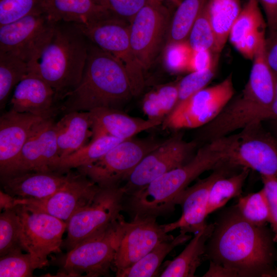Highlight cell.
<instances>
[{"mask_svg": "<svg viewBox=\"0 0 277 277\" xmlns=\"http://www.w3.org/2000/svg\"><path fill=\"white\" fill-rule=\"evenodd\" d=\"M265 53L269 67L277 78V30L265 38Z\"/></svg>", "mask_w": 277, "mask_h": 277, "instance_id": "cell-45", "label": "cell"}, {"mask_svg": "<svg viewBox=\"0 0 277 277\" xmlns=\"http://www.w3.org/2000/svg\"><path fill=\"white\" fill-rule=\"evenodd\" d=\"M205 277H235L234 273L224 267L210 261L207 271L203 275Z\"/></svg>", "mask_w": 277, "mask_h": 277, "instance_id": "cell-47", "label": "cell"}, {"mask_svg": "<svg viewBox=\"0 0 277 277\" xmlns=\"http://www.w3.org/2000/svg\"><path fill=\"white\" fill-rule=\"evenodd\" d=\"M43 10L55 23L88 24L114 14L94 0H44Z\"/></svg>", "mask_w": 277, "mask_h": 277, "instance_id": "cell-23", "label": "cell"}, {"mask_svg": "<svg viewBox=\"0 0 277 277\" xmlns=\"http://www.w3.org/2000/svg\"><path fill=\"white\" fill-rule=\"evenodd\" d=\"M115 137L104 135L91 141L87 145L69 155L58 160L52 171L67 173L73 168L91 164L101 159L108 151L123 141Z\"/></svg>", "mask_w": 277, "mask_h": 277, "instance_id": "cell-27", "label": "cell"}, {"mask_svg": "<svg viewBox=\"0 0 277 277\" xmlns=\"http://www.w3.org/2000/svg\"><path fill=\"white\" fill-rule=\"evenodd\" d=\"M33 266L30 253L16 250L0 258L1 277L32 276Z\"/></svg>", "mask_w": 277, "mask_h": 277, "instance_id": "cell-37", "label": "cell"}, {"mask_svg": "<svg viewBox=\"0 0 277 277\" xmlns=\"http://www.w3.org/2000/svg\"><path fill=\"white\" fill-rule=\"evenodd\" d=\"M196 145V142L184 140L180 134L166 139L147 154L125 180V184L122 186L126 196L188 162Z\"/></svg>", "mask_w": 277, "mask_h": 277, "instance_id": "cell-13", "label": "cell"}, {"mask_svg": "<svg viewBox=\"0 0 277 277\" xmlns=\"http://www.w3.org/2000/svg\"><path fill=\"white\" fill-rule=\"evenodd\" d=\"M181 1H182V0H181Z\"/></svg>", "mask_w": 277, "mask_h": 277, "instance_id": "cell-53", "label": "cell"}, {"mask_svg": "<svg viewBox=\"0 0 277 277\" xmlns=\"http://www.w3.org/2000/svg\"><path fill=\"white\" fill-rule=\"evenodd\" d=\"M238 133L213 140L214 147L234 166L277 176V140L262 123H251Z\"/></svg>", "mask_w": 277, "mask_h": 277, "instance_id": "cell-5", "label": "cell"}, {"mask_svg": "<svg viewBox=\"0 0 277 277\" xmlns=\"http://www.w3.org/2000/svg\"><path fill=\"white\" fill-rule=\"evenodd\" d=\"M56 24L39 12L1 26L0 52L13 53L28 64L49 38Z\"/></svg>", "mask_w": 277, "mask_h": 277, "instance_id": "cell-15", "label": "cell"}, {"mask_svg": "<svg viewBox=\"0 0 277 277\" xmlns=\"http://www.w3.org/2000/svg\"><path fill=\"white\" fill-rule=\"evenodd\" d=\"M212 53L213 52L210 50H192L188 71L191 72L209 68L212 65L216 55L219 54L216 53L213 56Z\"/></svg>", "mask_w": 277, "mask_h": 277, "instance_id": "cell-44", "label": "cell"}, {"mask_svg": "<svg viewBox=\"0 0 277 277\" xmlns=\"http://www.w3.org/2000/svg\"><path fill=\"white\" fill-rule=\"evenodd\" d=\"M208 0H182L172 17L166 45L186 41L190 30Z\"/></svg>", "mask_w": 277, "mask_h": 277, "instance_id": "cell-29", "label": "cell"}, {"mask_svg": "<svg viewBox=\"0 0 277 277\" xmlns=\"http://www.w3.org/2000/svg\"><path fill=\"white\" fill-rule=\"evenodd\" d=\"M174 237L168 234L156 217L133 216L126 221L113 268L115 272L126 269L141 259L160 243Z\"/></svg>", "mask_w": 277, "mask_h": 277, "instance_id": "cell-16", "label": "cell"}, {"mask_svg": "<svg viewBox=\"0 0 277 277\" xmlns=\"http://www.w3.org/2000/svg\"><path fill=\"white\" fill-rule=\"evenodd\" d=\"M112 12L130 24L138 11L149 0H107Z\"/></svg>", "mask_w": 277, "mask_h": 277, "instance_id": "cell-42", "label": "cell"}, {"mask_svg": "<svg viewBox=\"0 0 277 277\" xmlns=\"http://www.w3.org/2000/svg\"><path fill=\"white\" fill-rule=\"evenodd\" d=\"M249 170L242 168L240 172L220 177L212 184L208 195L207 215L223 207L231 199L241 195Z\"/></svg>", "mask_w": 277, "mask_h": 277, "instance_id": "cell-30", "label": "cell"}, {"mask_svg": "<svg viewBox=\"0 0 277 277\" xmlns=\"http://www.w3.org/2000/svg\"><path fill=\"white\" fill-rule=\"evenodd\" d=\"M265 12L270 33L277 30V0H258Z\"/></svg>", "mask_w": 277, "mask_h": 277, "instance_id": "cell-46", "label": "cell"}, {"mask_svg": "<svg viewBox=\"0 0 277 277\" xmlns=\"http://www.w3.org/2000/svg\"><path fill=\"white\" fill-rule=\"evenodd\" d=\"M55 102L52 87L39 76L29 72L15 87L10 104V109L15 111L50 118L56 110Z\"/></svg>", "mask_w": 277, "mask_h": 277, "instance_id": "cell-21", "label": "cell"}, {"mask_svg": "<svg viewBox=\"0 0 277 277\" xmlns=\"http://www.w3.org/2000/svg\"><path fill=\"white\" fill-rule=\"evenodd\" d=\"M123 215L109 226L85 239L65 256L58 274L64 276H108L123 235Z\"/></svg>", "mask_w": 277, "mask_h": 277, "instance_id": "cell-6", "label": "cell"}, {"mask_svg": "<svg viewBox=\"0 0 277 277\" xmlns=\"http://www.w3.org/2000/svg\"><path fill=\"white\" fill-rule=\"evenodd\" d=\"M187 41L193 50H210L215 53V36L210 20L207 2L195 20Z\"/></svg>", "mask_w": 277, "mask_h": 277, "instance_id": "cell-36", "label": "cell"}, {"mask_svg": "<svg viewBox=\"0 0 277 277\" xmlns=\"http://www.w3.org/2000/svg\"><path fill=\"white\" fill-rule=\"evenodd\" d=\"M270 210V222L273 241L277 243V176L261 175Z\"/></svg>", "mask_w": 277, "mask_h": 277, "instance_id": "cell-41", "label": "cell"}, {"mask_svg": "<svg viewBox=\"0 0 277 277\" xmlns=\"http://www.w3.org/2000/svg\"><path fill=\"white\" fill-rule=\"evenodd\" d=\"M177 100V83L160 85L145 95L143 111L148 119L164 121L175 108Z\"/></svg>", "mask_w": 277, "mask_h": 277, "instance_id": "cell-31", "label": "cell"}, {"mask_svg": "<svg viewBox=\"0 0 277 277\" xmlns=\"http://www.w3.org/2000/svg\"><path fill=\"white\" fill-rule=\"evenodd\" d=\"M235 207L244 219L254 225L265 226L270 222L269 207L263 188L240 196Z\"/></svg>", "mask_w": 277, "mask_h": 277, "instance_id": "cell-34", "label": "cell"}, {"mask_svg": "<svg viewBox=\"0 0 277 277\" xmlns=\"http://www.w3.org/2000/svg\"><path fill=\"white\" fill-rule=\"evenodd\" d=\"M159 1H163L165 0H159ZM166 1H168L171 2L173 5H174L176 7H177L181 2V0H166Z\"/></svg>", "mask_w": 277, "mask_h": 277, "instance_id": "cell-50", "label": "cell"}, {"mask_svg": "<svg viewBox=\"0 0 277 277\" xmlns=\"http://www.w3.org/2000/svg\"><path fill=\"white\" fill-rule=\"evenodd\" d=\"M134 96L126 70L115 57L95 45L88 46V56L78 85L64 99L61 109L90 111L98 108L122 110Z\"/></svg>", "mask_w": 277, "mask_h": 277, "instance_id": "cell-2", "label": "cell"}, {"mask_svg": "<svg viewBox=\"0 0 277 277\" xmlns=\"http://www.w3.org/2000/svg\"><path fill=\"white\" fill-rule=\"evenodd\" d=\"M192 52L187 41L166 45L164 56L166 67L173 72L188 71Z\"/></svg>", "mask_w": 277, "mask_h": 277, "instance_id": "cell-40", "label": "cell"}, {"mask_svg": "<svg viewBox=\"0 0 277 277\" xmlns=\"http://www.w3.org/2000/svg\"><path fill=\"white\" fill-rule=\"evenodd\" d=\"M21 223L14 206L4 209L0 214V257L16 250H23Z\"/></svg>", "mask_w": 277, "mask_h": 277, "instance_id": "cell-35", "label": "cell"}, {"mask_svg": "<svg viewBox=\"0 0 277 277\" xmlns=\"http://www.w3.org/2000/svg\"><path fill=\"white\" fill-rule=\"evenodd\" d=\"M28 64L13 53L0 52V107H5L13 88L29 73Z\"/></svg>", "mask_w": 277, "mask_h": 277, "instance_id": "cell-32", "label": "cell"}, {"mask_svg": "<svg viewBox=\"0 0 277 277\" xmlns=\"http://www.w3.org/2000/svg\"><path fill=\"white\" fill-rule=\"evenodd\" d=\"M277 120V78L275 94L272 104L262 115L261 122Z\"/></svg>", "mask_w": 277, "mask_h": 277, "instance_id": "cell-48", "label": "cell"}, {"mask_svg": "<svg viewBox=\"0 0 277 277\" xmlns=\"http://www.w3.org/2000/svg\"><path fill=\"white\" fill-rule=\"evenodd\" d=\"M214 228V223L207 224L194 233L184 249L169 262L161 277H193L205 259L207 243Z\"/></svg>", "mask_w": 277, "mask_h": 277, "instance_id": "cell-25", "label": "cell"}, {"mask_svg": "<svg viewBox=\"0 0 277 277\" xmlns=\"http://www.w3.org/2000/svg\"><path fill=\"white\" fill-rule=\"evenodd\" d=\"M225 163L224 155L209 142L183 165L126 195L128 209L133 216L157 217L169 213L175 209L177 196L193 181L205 171L215 169Z\"/></svg>", "mask_w": 277, "mask_h": 277, "instance_id": "cell-4", "label": "cell"}, {"mask_svg": "<svg viewBox=\"0 0 277 277\" xmlns=\"http://www.w3.org/2000/svg\"><path fill=\"white\" fill-rule=\"evenodd\" d=\"M191 235L180 232L173 238L163 241L131 266L116 272L117 277H151L156 276L165 257L176 247L191 239Z\"/></svg>", "mask_w": 277, "mask_h": 277, "instance_id": "cell-26", "label": "cell"}, {"mask_svg": "<svg viewBox=\"0 0 277 277\" xmlns=\"http://www.w3.org/2000/svg\"><path fill=\"white\" fill-rule=\"evenodd\" d=\"M56 171H27L1 177L4 191L14 198L42 199L60 189L70 176Z\"/></svg>", "mask_w": 277, "mask_h": 277, "instance_id": "cell-20", "label": "cell"}, {"mask_svg": "<svg viewBox=\"0 0 277 277\" xmlns=\"http://www.w3.org/2000/svg\"><path fill=\"white\" fill-rule=\"evenodd\" d=\"M271 121L274 122L273 125L274 126V129L275 130H274L275 134V136H276L275 138L277 140V120H271Z\"/></svg>", "mask_w": 277, "mask_h": 277, "instance_id": "cell-51", "label": "cell"}, {"mask_svg": "<svg viewBox=\"0 0 277 277\" xmlns=\"http://www.w3.org/2000/svg\"><path fill=\"white\" fill-rule=\"evenodd\" d=\"M101 187L86 175L71 172L69 179L56 192L42 199L13 197V206L44 212L65 222L78 210L92 202Z\"/></svg>", "mask_w": 277, "mask_h": 277, "instance_id": "cell-14", "label": "cell"}, {"mask_svg": "<svg viewBox=\"0 0 277 277\" xmlns=\"http://www.w3.org/2000/svg\"><path fill=\"white\" fill-rule=\"evenodd\" d=\"M45 118L10 109L0 117V175L16 173L18 159L35 126Z\"/></svg>", "mask_w": 277, "mask_h": 277, "instance_id": "cell-18", "label": "cell"}, {"mask_svg": "<svg viewBox=\"0 0 277 277\" xmlns=\"http://www.w3.org/2000/svg\"><path fill=\"white\" fill-rule=\"evenodd\" d=\"M94 45L108 52L124 66L134 96L145 86L144 68L131 47L129 23L113 14L88 24H74Z\"/></svg>", "mask_w": 277, "mask_h": 277, "instance_id": "cell-7", "label": "cell"}, {"mask_svg": "<svg viewBox=\"0 0 277 277\" xmlns=\"http://www.w3.org/2000/svg\"><path fill=\"white\" fill-rule=\"evenodd\" d=\"M125 196L120 185L101 187L92 202L74 213L67 221V235L62 247L69 251L117 220L122 215Z\"/></svg>", "mask_w": 277, "mask_h": 277, "instance_id": "cell-8", "label": "cell"}, {"mask_svg": "<svg viewBox=\"0 0 277 277\" xmlns=\"http://www.w3.org/2000/svg\"><path fill=\"white\" fill-rule=\"evenodd\" d=\"M58 159L55 123L52 117L45 118L35 126L24 145L15 174L53 171L52 167Z\"/></svg>", "mask_w": 277, "mask_h": 277, "instance_id": "cell-19", "label": "cell"}, {"mask_svg": "<svg viewBox=\"0 0 277 277\" xmlns=\"http://www.w3.org/2000/svg\"><path fill=\"white\" fill-rule=\"evenodd\" d=\"M234 167L225 163L215 168L208 177L181 192L176 199L175 204L181 206L182 215L175 222L164 225L166 231L169 233L180 229L182 233H195L202 229L207 224V202L212 184L220 177L228 175L231 168Z\"/></svg>", "mask_w": 277, "mask_h": 277, "instance_id": "cell-17", "label": "cell"}, {"mask_svg": "<svg viewBox=\"0 0 277 277\" xmlns=\"http://www.w3.org/2000/svg\"><path fill=\"white\" fill-rule=\"evenodd\" d=\"M265 29L253 31L244 37L235 48L246 58L253 60L265 37Z\"/></svg>", "mask_w": 277, "mask_h": 277, "instance_id": "cell-43", "label": "cell"}, {"mask_svg": "<svg viewBox=\"0 0 277 277\" xmlns=\"http://www.w3.org/2000/svg\"><path fill=\"white\" fill-rule=\"evenodd\" d=\"M210 22L215 36V53H220L242 9L240 0H208Z\"/></svg>", "mask_w": 277, "mask_h": 277, "instance_id": "cell-28", "label": "cell"}, {"mask_svg": "<svg viewBox=\"0 0 277 277\" xmlns=\"http://www.w3.org/2000/svg\"><path fill=\"white\" fill-rule=\"evenodd\" d=\"M94 1H95L97 4L109 9L107 0H94Z\"/></svg>", "mask_w": 277, "mask_h": 277, "instance_id": "cell-49", "label": "cell"}, {"mask_svg": "<svg viewBox=\"0 0 277 277\" xmlns=\"http://www.w3.org/2000/svg\"><path fill=\"white\" fill-rule=\"evenodd\" d=\"M89 112L92 122L91 140L109 135L125 140L160 125L163 122L131 116L122 110L114 108H98Z\"/></svg>", "mask_w": 277, "mask_h": 277, "instance_id": "cell-22", "label": "cell"}, {"mask_svg": "<svg viewBox=\"0 0 277 277\" xmlns=\"http://www.w3.org/2000/svg\"><path fill=\"white\" fill-rule=\"evenodd\" d=\"M170 16L169 9L162 1L149 0L129 24L131 47L144 69L151 66L160 51Z\"/></svg>", "mask_w": 277, "mask_h": 277, "instance_id": "cell-12", "label": "cell"}, {"mask_svg": "<svg viewBox=\"0 0 277 277\" xmlns=\"http://www.w3.org/2000/svg\"><path fill=\"white\" fill-rule=\"evenodd\" d=\"M233 94L230 75L222 82L204 88L176 105L164 120L163 126L172 129L202 127L217 116Z\"/></svg>", "mask_w": 277, "mask_h": 277, "instance_id": "cell-10", "label": "cell"}, {"mask_svg": "<svg viewBox=\"0 0 277 277\" xmlns=\"http://www.w3.org/2000/svg\"><path fill=\"white\" fill-rule=\"evenodd\" d=\"M218 60L219 54L209 68L191 72L177 83L178 100L176 105L204 88L211 81L215 74Z\"/></svg>", "mask_w": 277, "mask_h": 277, "instance_id": "cell-39", "label": "cell"}, {"mask_svg": "<svg viewBox=\"0 0 277 277\" xmlns=\"http://www.w3.org/2000/svg\"><path fill=\"white\" fill-rule=\"evenodd\" d=\"M28 63L29 72L39 76L55 92V101L63 100L80 83L85 67L88 45L74 25L60 26Z\"/></svg>", "mask_w": 277, "mask_h": 277, "instance_id": "cell-3", "label": "cell"}, {"mask_svg": "<svg viewBox=\"0 0 277 277\" xmlns=\"http://www.w3.org/2000/svg\"><path fill=\"white\" fill-rule=\"evenodd\" d=\"M44 0H0V26L30 14L44 12Z\"/></svg>", "mask_w": 277, "mask_h": 277, "instance_id": "cell-38", "label": "cell"}, {"mask_svg": "<svg viewBox=\"0 0 277 277\" xmlns=\"http://www.w3.org/2000/svg\"><path fill=\"white\" fill-rule=\"evenodd\" d=\"M274 276L277 277V272L274 274Z\"/></svg>", "mask_w": 277, "mask_h": 277, "instance_id": "cell-52", "label": "cell"}, {"mask_svg": "<svg viewBox=\"0 0 277 277\" xmlns=\"http://www.w3.org/2000/svg\"><path fill=\"white\" fill-rule=\"evenodd\" d=\"M13 206L21 221L23 250L30 254L35 269L42 268L47 265L50 254L61 251L67 223L46 213Z\"/></svg>", "mask_w": 277, "mask_h": 277, "instance_id": "cell-11", "label": "cell"}, {"mask_svg": "<svg viewBox=\"0 0 277 277\" xmlns=\"http://www.w3.org/2000/svg\"><path fill=\"white\" fill-rule=\"evenodd\" d=\"M258 0H248L234 22L229 38L234 47L249 33L265 29Z\"/></svg>", "mask_w": 277, "mask_h": 277, "instance_id": "cell-33", "label": "cell"}, {"mask_svg": "<svg viewBox=\"0 0 277 277\" xmlns=\"http://www.w3.org/2000/svg\"><path fill=\"white\" fill-rule=\"evenodd\" d=\"M166 140L133 137L124 140L98 160L77 168V171L100 187L120 185L147 154Z\"/></svg>", "mask_w": 277, "mask_h": 277, "instance_id": "cell-9", "label": "cell"}, {"mask_svg": "<svg viewBox=\"0 0 277 277\" xmlns=\"http://www.w3.org/2000/svg\"><path fill=\"white\" fill-rule=\"evenodd\" d=\"M92 122L89 111H71L55 123L59 159L81 149L92 137Z\"/></svg>", "mask_w": 277, "mask_h": 277, "instance_id": "cell-24", "label": "cell"}, {"mask_svg": "<svg viewBox=\"0 0 277 277\" xmlns=\"http://www.w3.org/2000/svg\"><path fill=\"white\" fill-rule=\"evenodd\" d=\"M274 243L265 226L248 222L234 206L214 223L205 259L230 270L235 277H272L277 272Z\"/></svg>", "mask_w": 277, "mask_h": 277, "instance_id": "cell-1", "label": "cell"}]
</instances>
